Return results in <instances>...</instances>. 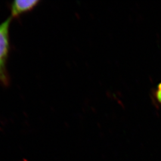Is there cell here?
Segmentation results:
<instances>
[{
	"mask_svg": "<svg viewBox=\"0 0 161 161\" xmlns=\"http://www.w3.org/2000/svg\"><path fill=\"white\" fill-rule=\"evenodd\" d=\"M11 17L0 23V82L7 86L9 82V77L7 70V62L10 51L9 29Z\"/></svg>",
	"mask_w": 161,
	"mask_h": 161,
	"instance_id": "cell-1",
	"label": "cell"
},
{
	"mask_svg": "<svg viewBox=\"0 0 161 161\" xmlns=\"http://www.w3.org/2000/svg\"><path fill=\"white\" fill-rule=\"evenodd\" d=\"M40 3L38 0H16L11 4V18L30 12Z\"/></svg>",
	"mask_w": 161,
	"mask_h": 161,
	"instance_id": "cell-2",
	"label": "cell"
},
{
	"mask_svg": "<svg viewBox=\"0 0 161 161\" xmlns=\"http://www.w3.org/2000/svg\"><path fill=\"white\" fill-rule=\"evenodd\" d=\"M153 96L156 103L161 106V82L159 83L153 92Z\"/></svg>",
	"mask_w": 161,
	"mask_h": 161,
	"instance_id": "cell-3",
	"label": "cell"
}]
</instances>
